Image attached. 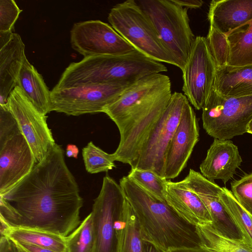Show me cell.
Segmentation results:
<instances>
[{
	"instance_id": "1",
	"label": "cell",
	"mask_w": 252,
	"mask_h": 252,
	"mask_svg": "<svg viewBox=\"0 0 252 252\" xmlns=\"http://www.w3.org/2000/svg\"><path fill=\"white\" fill-rule=\"evenodd\" d=\"M64 159L55 143L29 174L0 195L1 226L66 237L80 225L83 199Z\"/></svg>"
},
{
	"instance_id": "2",
	"label": "cell",
	"mask_w": 252,
	"mask_h": 252,
	"mask_svg": "<svg viewBox=\"0 0 252 252\" xmlns=\"http://www.w3.org/2000/svg\"><path fill=\"white\" fill-rule=\"evenodd\" d=\"M169 77L161 73L130 85L104 110L120 134L115 161L134 168L142 147L165 110L172 95Z\"/></svg>"
},
{
	"instance_id": "3",
	"label": "cell",
	"mask_w": 252,
	"mask_h": 252,
	"mask_svg": "<svg viewBox=\"0 0 252 252\" xmlns=\"http://www.w3.org/2000/svg\"><path fill=\"white\" fill-rule=\"evenodd\" d=\"M119 184L136 217L144 241L164 252L201 246L196 227L166 201L158 199L127 176L120 179Z\"/></svg>"
},
{
	"instance_id": "4",
	"label": "cell",
	"mask_w": 252,
	"mask_h": 252,
	"mask_svg": "<svg viewBox=\"0 0 252 252\" xmlns=\"http://www.w3.org/2000/svg\"><path fill=\"white\" fill-rule=\"evenodd\" d=\"M164 64L139 51L123 55L84 58L65 69L56 85L58 89L109 83H133L152 74L166 72Z\"/></svg>"
},
{
	"instance_id": "5",
	"label": "cell",
	"mask_w": 252,
	"mask_h": 252,
	"mask_svg": "<svg viewBox=\"0 0 252 252\" xmlns=\"http://www.w3.org/2000/svg\"><path fill=\"white\" fill-rule=\"evenodd\" d=\"M136 2L147 14L158 36L182 70L195 37L189 26L188 8L173 0H140Z\"/></svg>"
},
{
	"instance_id": "6",
	"label": "cell",
	"mask_w": 252,
	"mask_h": 252,
	"mask_svg": "<svg viewBox=\"0 0 252 252\" xmlns=\"http://www.w3.org/2000/svg\"><path fill=\"white\" fill-rule=\"evenodd\" d=\"M108 20L112 27L136 50L158 62L178 66L136 1L127 0L116 4L111 9Z\"/></svg>"
},
{
	"instance_id": "7",
	"label": "cell",
	"mask_w": 252,
	"mask_h": 252,
	"mask_svg": "<svg viewBox=\"0 0 252 252\" xmlns=\"http://www.w3.org/2000/svg\"><path fill=\"white\" fill-rule=\"evenodd\" d=\"M35 164L32 151L8 108L0 107V195L29 174Z\"/></svg>"
},
{
	"instance_id": "8",
	"label": "cell",
	"mask_w": 252,
	"mask_h": 252,
	"mask_svg": "<svg viewBox=\"0 0 252 252\" xmlns=\"http://www.w3.org/2000/svg\"><path fill=\"white\" fill-rule=\"evenodd\" d=\"M202 109L206 132L214 138L229 140L247 132L252 120V95L224 97L213 88Z\"/></svg>"
},
{
	"instance_id": "9",
	"label": "cell",
	"mask_w": 252,
	"mask_h": 252,
	"mask_svg": "<svg viewBox=\"0 0 252 252\" xmlns=\"http://www.w3.org/2000/svg\"><path fill=\"white\" fill-rule=\"evenodd\" d=\"M126 199L120 184L106 174L91 212L94 252H117V229Z\"/></svg>"
},
{
	"instance_id": "10",
	"label": "cell",
	"mask_w": 252,
	"mask_h": 252,
	"mask_svg": "<svg viewBox=\"0 0 252 252\" xmlns=\"http://www.w3.org/2000/svg\"><path fill=\"white\" fill-rule=\"evenodd\" d=\"M128 83H109L83 85L51 91L50 112L67 115L103 112L130 85Z\"/></svg>"
},
{
	"instance_id": "11",
	"label": "cell",
	"mask_w": 252,
	"mask_h": 252,
	"mask_svg": "<svg viewBox=\"0 0 252 252\" xmlns=\"http://www.w3.org/2000/svg\"><path fill=\"white\" fill-rule=\"evenodd\" d=\"M188 102L187 97L181 93L172 94L162 115L143 145L134 168L151 170L164 177L167 147Z\"/></svg>"
},
{
	"instance_id": "12",
	"label": "cell",
	"mask_w": 252,
	"mask_h": 252,
	"mask_svg": "<svg viewBox=\"0 0 252 252\" xmlns=\"http://www.w3.org/2000/svg\"><path fill=\"white\" fill-rule=\"evenodd\" d=\"M217 65L207 38L197 36L183 72L184 94L197 110L202 109L213 89Z\"/></svg>"
},
{
	"instance_id": "13",
	"label": "cell",
	"mask_w": 252,
	"mask_h": 252,
	"mask_svg": "<svg viewBox=\"0 0 252 252\" xmlns=\"http://www.w3.org/2000/svg\"><path fill=\"white\" fill-rule=\"evenodd\" d=\"M6 105L32 151L35 164L40 162L56 143L47 116L36 109L18 86L10 94Z\"/></svg>"
},
{
	"instance_id": "14",
	"label": "cell",
	"mask_w": 252,
	"mask_h": 252,
	"mask_svg": "<svg viewBox=\"0 0 252 252\" xmlns=\"http://www.w3.org/2000/svg\"><path fill=\"white\" fill-rule=\"evenodd\" d=\"M70 37L72 48L84 58L123 55L135 50L112 26L98 20L74 23Z\"/></svg>"
},
{
	"instance_id": "15",
	"label": "cell",
	"mask_w": 252,
	"mask_h": 252,
	"mask_svg": "<svg viewBox=\"0 0 252 252\" xmlns=\"http://www.w3.org/2000/svg\"><path fill=\"white\" fill-rule=\"evenodd\" d=\"M199 135L196 115L189 101L166 151L164 176L167 180L177 177L186 167Z\"/></svg>"
},
{
	"instance_id": "16",
	"label": "cell",
	"mask_w": 252,
	"mask_h": 252,
	"mask_svg": "<svg viewBox=\"0 0 252 252\" xmlns=\"http://www.w3.org/2000/svg\"><path fill=\"white\" fill-rule=\"evenodd\" d=\"M25 46L19 34L0 35V107H4L16 86L25 59Z\"/></svg>"
},
{
	"instance_id": "17",
	"label": "cell",
	"mask_w": 252,
	"mask_h": 252,
	"mask_svg": "<svg viewBox=\"0 0 252 252\" xmlns=\"http://www.w3.org/2000/svg\"><path fill=\"white\" fill-rule=\"evenodd\" d=\"M242 161L238 147L232 141L214 138L199 168L206 178L221 180L225 184L233 177Z\"/></svg>"
},
{
	"instance_id": "18",
	"label": "cell",
	"mask_w": 252,
	"mask_h": 252,
	"mask_svg": "<svg viewBox=\"0 0 252 252\" xmlns=\"http://www.w3.org/2000/svg\"><path fill=\"white\" fill-rule=\"evenodd\" d=\"M164 198L166 203L190 224L196 226L212 223L210 215L202 200L183 180H168Z\"/></svg>"
},
{
	"instance_id": "19",
	"label": "cell",
	"mask_w": 252,
	"mask_h": 252,
	"mask_svg": "<svg viewBox=\"0 0 252 252\" xmlns=\"http://www.w3.org/2000/svg\"><path fill=\"white\" fill-rule=\"evenodd\" d=\"M192 189L207 209L212 220L211 225L224 236L243 241L241 233L220 201L222 188L203 178L198 181Z\"/></svg>"
},
{
	"instance_id": "20",
	"label": "cell",
	"mask_w": 252,
	"mask_h": 252,
	"mask_svg": "<svg viewBox=\"0 0 252 252\" xmlns=\"http://www.w3.org/2000/svg\"><path fill=\"white\" fill-rule=\"evenodd\" d=\"M208 18L210 25L227 35L252 20V0H213Z\"/></svg>"
},
{
	"instance_id": "21",
	"label": "cell",
	"mask_w": 252,
	"mask_h": 252,
	"mask_svg": "<svg viewBox=\"0 0 252 252\" xmlns=\"http://www.w3.org/2000/svg\"><path fill=\"white\" fill-rule=\"evenodd\" d=\"M214 89L224 97L252 95V65L217 66Z\"/></svg>"
},
{
	"instance_id": "22",
	"label": "cell",
	"mask_w": 252,
	"mask_h": 252,
	"mask_svg": "<svg viewBox=\"0 0 252 252\" xmlns=\"http://www.w3.org/2000/svg\"><path fill=\"white\" fill-rule=\"evenodd\" d=\"M16 86L41 114L50 112L51 91L42 75L26 58L20 72Z\"/></svg>"
},
{
	"instance_id": "23",
	"label": "cell",
	"mask_w": 252,
	"mask_h": 252,
	"mask_svg": "<svg viewBox=\"0 0 252 252\" xmlns=\"http://www.w3.org/2000/svg\"><path fill=\"white\" fill-rule=\"evenodd\" d=\"M117 237V252H144L140 226L126 199L119 222Z\"/></svg>"
},
{
	"instance_id": "24",
	"label": "cell",
	"mask_w": 252,
	"mask_h": 252,
	"mask_svg": "<svg viewBox=\"0 0 252 252\" xmlns=\"http://www.w3.org/2000/svg\"><path fill=\"white\" fill-rule=\"evenodd\" d=\"M1 236L13 242L27 244L51 250L56 252H65V237L48 232L8 227H0Z\"/></svg>"
},
{
	"instance_id": "25",
	"label": "cell",
	"mask_w": 252,
	"mask_h": 252,
	"mask_svg": "<svg viewBox=\"0 0 252 252\" xmlns=\"http://www.w3.org/2000/svg\"><path fill=\"white\" fill-rule=\"evenodd\" d=\"M230 47L228 65H252V20L227 35Z\"/></svg>"
},
{
	"instance_id": "26",
	"label": "cell",
	"mask_w": 252,
	"mask_h": 252,
	"mask_svg": "<svg viewBox=\"0 0 252 252\" xmlns=\"http://www.w3.org/2000/svg\"><path fill=\"white\" fill-rule=\"evenodd\" d=\"M196 227L201 247L214 252H252V247L242 240L229 238L216 231L210 224Z\"/></svg>"
},
{
	"instance_id": "27",
	"label": "cell",
	"mask_w": 252,
	"mask_h": 252,
	"mask_svg": "<svg viewBox=\"0 0 252 252\" xmlns=\"http://www.w3.org/2000/svg\"><path fill=\"white\" fill-rule=\"evenodd\" d=\"M220 201L243 237V241L252 247V216L239 204L231 191L222 188Z\"/></svg>"
},
{
	"instance_id": "28",
	"label": "cell",
	"mask_w": 252,
	"mask_h": 252,
	"mask_svg": "<svg viewBox=\"0 0 252 252\" xmlns=\"http://www.w3.org/2000/svg\"><path fill=\"white\" fill-rule=\"evenodd\" d=\"M65 252H94V241L91 213L65 237Z\"/></svg>"
},
{
	"instance_id": "29",
	"label": "cell",
	"mask_w": 252,
	"mask_h": 252,
	"mask_svg": "<svg viewBox=\"0 0 252 252\" xmlns=\"http://www.w3.org/2000/svg\"><path fill=\"white\" fill-rule=\"evenodd\" d=\"M82 156L86 170L91 174L107 172L116 167L113 154L104 152L92 141L83 148Z\"/></svg>"
},
{
	"instance_id": "30",
	"label": "cell",
	"mask_w": 252,
	"mask_h": 252,
	"mask_svg": "<svg viewBox=\"0 0 252 252\" xmlns=\"http://www.w3.org/2000/svg\"><path fill=\"white\" fill-rule=\"evenodd\" d=\"M148 192L162 201H165L164 195L168 180L152 171L131 168L127 176Z\"/></svg>"
},
{
	"instance_id": "31",
	"label": "cell",
	"mask_w": 252,
	"mask_h": 252,
	"mask_svg": "<svg viewBox=\"0 0 252 252\" xmlns=\"http://www.w3.org/2000/svg\"><path fill=\"white\" fill-rule=\"evenodd\" d=\"M206 38L217 66L228 64L230 47L227 35L210 25Z\"/></svg>"
},
{
	"instance_id": "32",
	"label": "cell",
	"mask_w": 252,
	"mask_h": 252,
	"mask_svg": "<svg viewBox=\"0 0 252 252\" xmlns=\"http://www.w3.org/2000/svg\"><path fill=\"white\" fill-rule=\"evenodd\" d=\"M231 192L241 207L252 216V173L231 184Z\"/></svg>"
},
{
	"instance_id": "33",
	"label": "cell",
	"mask_w": 252,
	"mask_h": 252,
	"mask_svg": "<svg viewBox=\"0 0 252 252\" xmlns=\"http://www.w3.org/2000/svg\"><path fill=\"white\" fill-rule=\"evenodd\" d=\"M22 11L14 0H0V32H12Z\"/></svg>"
},
{
	"instance_id": "34",
	"label": "cell",
	"mask_w": 252,
	"mask_h": 252,
	"mask_svg": "<svg viewBox=\"0 0 252 252\" xmlns=\"http://www.w3.org/2000/svg\"><path fill=\"white\" fill-rule=\"evenodd\" d=\"M17 247L26 252H56L51 250L24 243L13 242Z\"/></svg>"
},
{
	"instance_id": "35",
	"label": "cell",
	"mask_w": 252,
	"mask_h": 252,
	"mask_svg": "<svg viewBox=\"0 0 252 252\" xmlns=\"http://www.w3.org/2000/svg\"><path fill=\"white\" fill-rule=\"evenodd\" d=\"M174 2L182 7L196 9L202 6L203 1L201 0H173Z\"/></svg>"
},
{
	"instance_id": "36",
	"label": "cell",
	"mask_w": 252,
	"mask_h": 252,
	"mask_svg": "<svg viewBox=\"0 0 252 252\" xmlns=\"http://www.w3.org/2000/svg\"><path fill=\"white\" fill-rule=\"evenodd\" d=\"M13 243L7 237L0 236V252H13Z\"/></svg>"
},
{
	"instance_id": "37",
	"label": "cell",
	"mask_w": 252,
	"mask_h": 252,
	"mask_svg": "<svg viewBox=\"0 0 252 252\" xmlns=\"http://www.w3.org/2000/svg\"><path fill=\"white\" fill-rule=\"evenodd\" d=\"M169 252H214L201 246L194 248H183L168 251Z\"/></svg>"
},
{
	"instance_id": "38",
	"label": "cell",
	"mask_w": 252,
	"mask_h": 252,
	"mask_svg": "<svg viewBox=\"0 0 252 252\" xmlns=\"http://www.w3.org/2000/svg\"><path fill=\"white\" fill-rule=\"evenodd\" d=\"M78 147L73 144H68L66 148V155L69 158L73 157L77 158L79 153Z\"/></svg>"
},
{
	"instance_id": "39",
	"label": "cell",
	"mask_w": 252,
	"mask_h": 252,
	"mask_svg": "<svg viewBox=\"0 0 252 252\" xmlns=\"http://www.w3.org/2000/svg\"><path fill=\"white\" fill-rule=\"evenodd\" d=\"M144 252H164L154 244L145 241H144Z\"/></svg>"
},
{
	"instance_id": "40",
	"label": "cell",
	"mask_w": 252,
	"mask_h": 252,
	"mask_svg": "<svg viewBox=\"0 0 252 252\" xmlns=\"http://www.w3.org/2000/svg\"><path fill=\"white\" fill-rule=\"evenodd\" d=\"M247 132L252 134V120L248 126Z\"/></svg>"
},
{
	"instance_id": "41",
	"label": "cell",
	"mask_w": 252,
	"mask_h": 252,
	"mask_svg": "<svg viewBox=\"0 0 252 252\" xmlns=\"http://www.w3.org/2000/svg\"><path fill=\"white\" fill-rule=\"evenodd\" d=\"M13 252H17V247L13 243Z\"/></svg>"
},
{
	"instance_id": "42",
	"label": "cell",
	"mask_w": 252,
	"mask_h": 252,
	"mask_svg": "<svg viewBox=\"0 0 252 252\" xmlns=\"http://www.w3.org/2000/svg\"><path fill=\"white\" fill-rule=\"evenodd\" d=\"M16 247H17V252H26V251H25L24 250H22L20 248L17 247V246H16Z\"/></svg>"
},
{
	"instance_id": "43",
	"label": "cell",
	"mask_w": 252,
	"mask_h": 252,
	"mask_svg": "<svg viewBox=\"0 0 252 252\" xmlns=\"http://www.w3.org/2000/svg\"></svg>"
}]
</instances>
